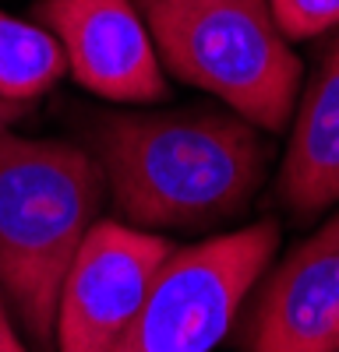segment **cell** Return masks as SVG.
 I'll list each match as a JSON object with an SVG mask.
<instances>
[{"mask_svg":"<svg viewBox=\"0 0 339 352\" xmlns=\"http://www.w3.org/2000/svg\"><path fill=\"white\" fill-rule=\"evenodd\" d=\"M103 187L99 162L78 144L0 134V289L39 352H53L61 285Z\"/></svg>","mask_w":339,"mask_h":352,"instance_id":"7a4b0ae2","label":"cell"},{"mask_svg":"<svg viewBox=\"0 0 339 352\" xmlns=\"http://www.w3.org/2000/svg\"><path fill=\"white\" fill-rule=\"evenodd\" d=\"M276 190L294 215H318L339 201V36L300 92Z\"/></svg>","mask_w":339,"mask_h":352,"instance_id":"ba28073f","label":"cell"},{"mask_svg":"<svg viewBox=\"0 0 339 352\" xmlns=\"http://www.w3.org/2000/svg\"><path fill=\"white\" fill-rule=\"evenodd\" d=\"M0 352H25L18 331L11 328V314H8L4 300H0Z\"/></svg>","mask_w":339,"mask_h":352,"instance_id":"8fae6325","label":"cell"},{"mask_svg":"<svg viewBox=\"0 0 339 352\" xmlns=\"http://www.w3.org/2000/svg\"><path fill=\"white\" fill-rule=\"evenodd\" d=\"M226 109L103 113L92 124L103 180L121 219L138 229H212L251 208L272 148Z\"/></svg>","mask_w":339,"mask_h":352,"instance_id":"6da1fadb","label":"cell"},{"mask_svg":"<svg viewBox=\"0 0 339 352\" xmlns=\"http://www.w3.org/2000/svg\"><path fill=\"white\" fill-rule=\"evenodd\" d=\"M174 254L159 232L127 222H92L56 303V352H113Z\"/></svg>","mask_w":339,"mask_h":352,"instance_id":"5b68a950","label":"cell"},{"mask_svg":"<svg viewBox=\"0 0 339 352\" xmlns=\"http://www.w3.org/2000/svg\"><path fill=\"white\" fill-rule=\"evenodd\" d=\"M36 21L61 43L71 78L113 102H159L166 78L134 0H39Z\"/></svg>","mask_w":339,"mask_h":352,"instance_id":"8992f818","label":"cell"},{"mask_svg":"<svg viewBox=\"0 0 339 352\" xmlns=\"http://www.w3.org/2000/svg\"><path fill=\"white\" fill-rule=\"evenodd\" d=\"M159 64L269 134L294 120L304 64L269 0H134Z\"/></svg>","mask_w":339,"mask_h":352,"instance_id":"3957f363","label":"cell"},{"mask_svg":"<svg viewBox=\"0 0 339 352\" xmlns=\"http://www.w3.org/2000/svg\"><path fill=\"white\" fill-rule=\"evenodd\" d=\"M64 71V50L39 21L0 11V99L32 102Z\"/></svg>","mask_w":339,"mask_h":352,"instance_id":"9c48e42d","label":"cell"},{"mask_svg":"<svg viewBox=\"0 0 339 352\" xmlns=\"http://www.w3.org/2000/svg\"><path fill=\"white\" fill-rule=\"evenodd\" d=\"M287 39H315L339 28V0H269Z\"/></svg>","mask_w":339,"mask_h":352,"instance_id":"30bf717a","label":"cell"},{"mask_svg":"<svg viewBox=\"0 0 339 352\" xmlns=\"http://www.w3.org/2000/svg\"><path fill=\"white\" fill-rule=\"evenodd\" d=\"M244 352H339V215L297 243L262 282Z\"/></svg>","mask_w":339,"mask_h":352,"instance_id":"52a82bcc","label":"cell"},{"mask_svg":"<svg viewBox=\"0 0 339 352\" xmlns=\"http://www.w3.org/2000/svg\"><path fill=\"white\" fill-rule=\"evenodd\" d=\"M279 247L276 222L174 250L113 352H212Z\"/></svg>","mask_w":339,"mask_h":352,"instance_id":"277c9868","label":"cell"},{"mask_svg":"<svg viewBox=\"0 0 339 352\" xmlns=\"http://www.w3.org/2000/svg\"><path fill=\"white\" fill-rule=\"evenodd\" d=\"M25 113H28V102H11V99H0V134H4L11 124H18Z\"/></svg>","mask_w":339,"mask_h":352,"instance_id":"7c38bea8","label":"cell"}]
</instances>
